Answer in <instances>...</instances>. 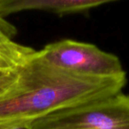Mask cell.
Returning a JSON list of instances; mask_svg holds the SVG:
<instances>
[{
  "label": "cell",
  "instance_id": "obj_5",
  "mask_svg": "<svg viewBox=\"0 0 129 129\" xmlns=\"http://www.w3.org/2000/svg\"><path fill=\"white\" fill-rule=\"evenodd\" d=\"M14 34L16 28L0 17V55L17 68L31 58L36 50L13 41L12 37Z\"/></svg>",
  "mask_w": 129,
  "mask_h": 129
},
{
  "label": "cell",
  "instance_id": "obj_6",
  "mask_svg": "<svg viewBox=\"0 0 129 129\" xmlns=\"http://www.w3.org/2000/svg\"><path fill=\"white\" fill-rule=\"evenodd\" d=\"M17 79V70L15 69L14 71L9 74L8 75L5 77L0 78V95H2L6 90H7L13 84Z\"/></svg>",
  "mask_w": 129,
  "mask_h": 129
},
{
  "label": "cell",
  "instance_id": "obj_4",
  "mask_svg": "<svg viewBox=\"0 0 129 129\" xmlns=\"http://www.w3.org/2000/svg\"><path fill=\"white\" fill-rule=\"evenodd\" d=\"M110 0H0V17L24 11L50 12L58 15L85 13L110 3Z\"/></svg>",
  "mask_w": 129,
  "mask_h": 129
},
{
  "label": "cell",
  "instance_id": "obj_2",
  "mask_svg": "<svg viewBox=\"0 0 129 129\" xmlns=\"http://www.w3.org/2000/svg\"><path fill=\"white\" fill-rule=\"evenodd\" d=\"M27 129H129V95L109 96L54 111Z\"/></svg>",
  "mask_w": 129,
  "mask_h": 129
},
{
  "label": "cell",
  "instance_id": "obj_7",
  "mask_svg": "<svg viewBox=\"0 0 129 129\" xmlns=\"http://www.w3.org/2000/svg\"><path fill=\"white\" fill-rule=\"evenodd\" d=\"M0 69L2 70H14L15 67L8 60H6L5 57L0 55Z\"/></svg>",
  "mask_w": 129,
  "mask_h": 129
},
{
  "label": "cell",
  "instance_id": "obj_1",
  "mask_svg": "<svg viewBox=\"0 0 129 129\" xmlns=\"http://www.w3.org/2000/svg\"><path fill=\"white\" fill-rule=\"evenodd\" d=\"M17 79L0 95V129L27 128L54 111L121 92L126 75L99 78L63 70L36 51L17 67Z\"/></svg>",
  "mask_w": 129,
  "mask_h": 129
},
{
  "label": "cell",
  "instance_id": "obj_3",
  "mask_svg": "<svg viewBox=\"0 0 129 129\" xmlns=\"http://www.w3.org/2000/svg\"><path fill=\"white\" fill-rule=\"evenodd\" d=\"M40 52L52 66L77 74L99 78L126 75L117 56L91 43L64 39L47 44Z\"/></svg>",
  "mask_w": 129,
  "mask_h": 129
},
{
  "label": "cell",
  "instance_id": "obj_8",
  "mask_svg": "<svg viewBox=\"0 0 129 129\" xmlns=\"http://www.w3.org/2000/svg\"><path fill=\"white\" fill-rule=\"evenodd\" d=\"M15 70V69H14ZM14 70H2V69H0V78L5 77V76L8 75L9 74H11L13 71Z\"/></svg>",
  "mask_w": 129,
  "mask_h": 129
}]
</instances>
